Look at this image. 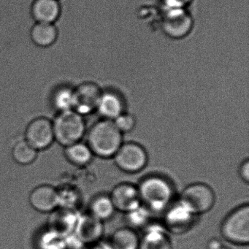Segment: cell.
<instances>
[{"mask_svg":"<svg viewBox=\"0 0 249 249\" xmlns=\"http://www.w3.org/2000/svg\"><path fill=\"white\" fill-rule=\"evenodd\" d=\"M123 135L113 121L102 119L96 122L87 135V145L94 155L101 158L113 157L122 145Z\"/></svg>","mask_w":249,"mask_h":249,"instance_id":"6da1fadb","label":"cell"},{"mask_svg":"<svg viewBox=\"0 0 249 249\" xmlns=\"http://www.w3.org/2000/svg\"><path fill=\"white\" fill-rule=\"evenodd\" d=\"M141 202L151 211H164L167 208L174 195L171 183L160 176H150L138 186Z\"/></svg>","mask_w":249,"mask_h":249,"instance_id":"7a4b0ae2","label":"cell"},{"mask_svg":"<svg viewBox=\"0 0 249 249\" xmlns=\"http://www.w3.org/2000/svg\"><path fill=\"white\" fill-rule=\"evenodd\" d=\"M53 123L55 141L67 147L80 142L86 133L84 116L75 110L58 113Z\"/></svg>","mask_w":249,"mask_h":249,"instance_id":"3957f363","label":"cell"},{"mask_svg":"<svg viewBox=\"0 0 249 249\" xmlns=\"http://www.w3.org/2000/svg\"><path fill=\"white\" fill-rule=\"evenodd\" d=\"M221 235L230 243L248 245L249 243V205H241L231 211L221 225Z\"/></svg>","mask_w":249,"mask_h":249,"instance_id":"277c9868","label":"cell"},{"mask_svg":"<svg viewBox=\"0 0 249 249\" xmlns=\"http://www.w3.org/2000/svg\"><path fill=\"white\" fill-rule=\"evenodd\" d=\"M195 21L186 8H163L160 26L167 37L180 40L187 37L193 30Z\"/></svg>","mask_w":249,"mask_h":249,"instance_id":"5b68a950","label":"cell"},{"mask_svg":"<svg viewBox=\"0 0 249 249\" xmlns=\"http://www.w3.org/2000/svg\"><path fill=\"white\" fill-rule=\"evenodd\" d=\"M215 194L205 183H195L186 186L179 197V203L193 215L208 212L215 203Z\"/></svg>","mask_w":249,"mask_h":249,"instance_id":"8992f818","label":"cell"},{"mask_svg":"<svg viewBox=\"0 0 249 249\" xmlns=\"http://www.w3.org/2000/svg\"><path fill=\"white\" fill-rule=\"evenodd\" d=\"M113 158L116 165L122 171L128 173L141 171L148 163L146 151L136 142L122 144Z\"/></svg>","mask_w":249,"mask_h":249,"instance_id":"52a82bcc","label":"cell"},{"mask_svg":"<svg viewBox=\"0 0 249 249\" xmlns=\"http://www.w3.org/2000/svg\"><path fill=\"white\" fill-rule=\"evenodd\" d=\"M103 90L94 81H84L75 87L73 110L84 116L97 111Z\"/></svg>","mask_w":249,"mask_h":249,"instance_id":"ba28073f","label":"cell"},{"mask_svg":"<svg viewBox=\"0 0 249 249\" xmlns=\"http://www.w3.org/2000/svg\"><path fill=\"white\" fill-rule=\"evenodd\" d=\"M25 141L37 151L49 148L55 141L52 121L46 117L33 119L26 129Z\"/></svg>","mask_w":249,"mask_h":249,"instance_id":"9c48e42d","label":"cell"},{"mask_svg":"<svg viewBox=\"0 0 249 249\" xmlns=\"http://www.w3.org/2000/svg\"><path fill=\"white\" fill-rule=\"evenodd\" d=\"M116 211L128 213L142 205L138 186L122 183L113 188L110 195Z\"/></svg>","mask_w":249,"mask_h":249,"instance_id":"30bf717a","label":"cell"},{"mask_svg":"<svg viewBox=\"0 0 249 249\" xmlns=\"http://www.w3.org/2000/svg\"><path fill=\"white\" fill-rule=\"evenodd\" d=\"M103 232V221L88 213L78 216L73 234L81 244L88 245L97 243Z\"/></svg>","mask_w":249,"mask_h":249,"instance_id":"8fae6325","label":"cell"},{"mask_svg":"<svg viewBox=\"0 0 249 249\" xmlns=\"http://www.w3.org/2000/svg\"><path fill=\"white\" fill-rule=\"evenodd\" d=\"M195 215L180 203L170 207L164 217V228L175 234H181L190 230Z\"/></svg>","mask_w":249,"mask_h":249,"instance_id":"7c38bea8","label":"cell"},{"mask_svg":"<svg viewBox=\"0 0 249 249\" xmlns=\"http://www.w3.org/2000/svg\"><path fill=\"white\" fill-rule=\"evenodd\" d=\"M29 201L31 206L38 212L52 213L59 206L58 189L50 185H40L32 191Z\"/></svg>","mask_w":249,"mask_h":249,"instance_id":"4fadbf2b","label":"cell"},{"mask_svg":"<svg viewBox=\"0 0 249 249\" xmlns=\"http://www.w3.org/2000/svg\"><path fill=\"white\" fill-rule=\"evenodd\" d=\"M62 13L59 0H34L30 7V16L35 23L56 24Z\"/></svg>","mask_w":249,"mask_h":249,"instance_id":"5bb4252c","label":"cell"},{"mask_svg":"<svg viewBox=\"0 0 249 249\" xmlns=\"http://www.w3.org/2000/svg\"><path fill=\"white\" fill-rule=\"evenodd\" d=\"M78 216L75 210L57 208L51 213L49 230L64 237L72 234L75 231Z\"/></svg>","mask_w":249,"mask_h":249,"instance_id":"9a60e30c","label":"cell"},{"mask_svg":"<svg viewBox=\"0 0 249 249\" xmlns=\"http://www.w3.org/2000/svg\"><path fill=\"white\" fill-rule=\"evenodd\" d=\"M30 38L36 47L50 49L59 40V29L54 24L35 23L30 29Z\"/></svg>","mask_w":249,"mask_h":249,"instance_id":"2e32d148","label":"cell"},{"mask_svg":"<svg viewBox=\"0 0 249 249\" xmlns=\"http://www.w3.org/2000/svg\"><path fill=\"white\" fill-rule=\"evenodd\" d=\"M124 102L119 93L103 91L97 111L103 119L113 121L124 113Z\"/></svg>","mask_w":249,"mask_h":249,"instance_id":"e0dca14e","label":"cell"},{"mask_svg":"<svg viewBox=\"0 0 249 249\" xmlns=\"http://www.w3.org/2000/svg\"><path fill=\"white\" fill-rule=\"evenodd\" d=\"M138 249H173V244L165 229L154 224L145 230L142 238L140 239Z\"/></svg>","mask_w":249,"mask_h":249,"instance_id":"ac0fdd59","label":"cell"},{"mask_svg":"<svg viewBox=\"0 0 249 249\" xmlns=\"http://www.w3.org/2000/svg\"><path fill=\"white\" fill-rule=\"evenodd\" d=\"M74 100L75 87L67 83L55 87L51 96L52 106L59 113L73 110Z\"/></svg>","mask_w":249,"mask_h":249,"instance_id":"d6986e66","label":"cell"},{"mask_svg":"<svg viewBox=\"0 0 249 249\" xmlns=\"http://www.w3.org/2000/svg\"><path fill=\"white\" fill-rule=\"evenodd\" d=\"M107 244L110 249H138L140 238L133 229L124 227L116 230Z\"/></svg>","mask_w":249,"mask_h":249,"instance_id":"ffe728a7","label":"cell"},{"mask_svg":"<svg viewBox=\"0 0 249 249\" xmlns=\"http://www.w3.org/2000/svg\"><path fill=\"white\" fill-rule=\"evenodd\" d=\"M93 153L87 144L80 142L65 147V157L77 167H85L92 160Z\"/></svg>","mask_w":249,"mask_h":249,"instance_id":"44dd1931","label":"cell"},{"mask_svg":"<svg viewBox=\"0 0 249 249\" xmlns=\"http://www.w3.org/2000/svg\"><path fill=\"white\" fill-rule=\"evenodd\" d=\"M115 211L116 209L109 195H98L90 203L89 213L103 222L110 219Z\"/></svg>","mask_w":249,"mask_h":249,"instance_id":"7402d4cb","label":"cell"},{"mask_svg":"<svg viewBox=\"0 0 249 249\" xmlns=\"http://www.w3.org/2000/svg\"><path fill=\"white\" fill-rule=\"evenodd\" d=\"M38 151L35 149L25 140L15 144L12 149V157L17 164L29 165L33 164L37 159Z\"/></svg>","mask_w":249,"mask_h":249,"instance_id":"603a6c76","label":"cell"},{"mask_svg":"<svg viewBox=\"0 0 249 249\" xmlns=\"http://www.w3.org/2000/svg\"><path fill=\"white\" fill-rule=\"evenodd\" d=\"M127 217L126 220L131 226V228H140L144 227L148 222V218H150L149 210L147 209L145 207L141 205L140 208H137L135 211L126 213Z\"/></svg>","mask_w":249,"mask_h":249,"instance_id":"cb8c5ba5","label":"cell"},{"mask_svg":"<svg viewBox=\"0 0 249 249\" xmlns=\"http://www.w3.org/2000/svg\"><path fill=\"white\" fill-rule=\"evenodd\" d=\"M58 192H59V207L75 210V205L79 201L78 194L73 189H71L69 188H67L62 191L58 190Z\"/></svg>","mask_w":249,"mask_h":249,"instance_id":"d4e9b609","label":"cell"},{"mask_svg":"<svg viewBox=\"0 0 249 249\" xmlns=\"http://www.w3.org/2000/svg\"><path fill=\"white\" fill-rule=\"evenodd\" d=\"M113 122L122 133L131 132L133 130L136 125L135 116L129 113H122L119 117L113 120Z\"/></svg>","mask_w":249,"mask_h":249,"instance_id":"484cf974","label":"cell"},{"mask_svg":"<svg viewBox=\"0 0 249 249\" xmlns=\"http://www.w3.org/2000/svg\"><path fill=\"white\" fill-rule=\"evenodd\" d=\"M162 8H186L194 0H160Z\"/></svg>","mask_w":249,"mask_h":249,"instance_id":"4316f807","label":"cell"},{"mask_svg":"<svg viewBox=\"0 0 249 249\" xmlns=\"http://www.w3.org/2000/svg\"><path fill=\"white\" fill-rule=\"evenodd\" d=\"M239 175L240 177L241 178L242 180L245 183H249V160H246L241 165H240V169H239Z\"/></svg>","mask_w":249,"mask_h":249,"instance_id":"83f0119b","label":"cell"},{"mask_svg":"<svg viewBox=\"0 0 249 249\" xmlns=\"http://www.w3.org/2000/svg\"><path fill=\"white\" fill-rule=\"evenodd\" d=\"M224 247L222 242L217 238L211 239L208 241L207 245V249H221Z\"/></svg>","mask_w":249,"mask_h":249,"instance_id":"f1b7e54d","label":"cell"},{"mask_svg":"<svg viewBox=\"0 0 249 249\" xmlns=\"http://www.w3.org/2000/svg\"><path fill=\"white\" fill-rule=\"evenodd\" d=\"M81 249H110L107 244L101 245L99 243H93V244L84 245Z\"/></svg>","mask_w":249,"mask_h":249,"instance_id":"f546056e","label":"cell"},{"mask_svg":"<svg viewBox=\"0 0 249 249\" xmlns=\"http://www.w3.org/2000/svg\"><path fill=\"white\" fill-rule=\"evenodd\" d=\"M229 249V248L225 247V246H224V247H223L222 249Z\"/></svg>","mask_w":249,"mask_h":249,"instance_id":"4dcf8cb0","label":"cell"}]
</instances>
